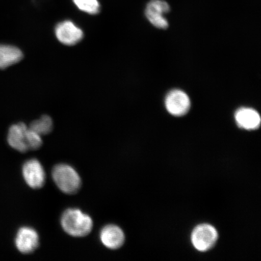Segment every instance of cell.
<instances>
[{
  "label": "cell",
  "instance_id": "obj_2",
  "mask_svg": "<svg viewBox=\"0 0 261 261\" xmlns=\"http://www.w3.org/2000/svg\"><path fill=\"white\" fill-rule=\"evenodd\" d=\"M52 177L58 188L68 195L76 194L81 188L80 176L71 166L60 164L52 171Z\"/></svg>",
  "mask_w": 261,
  "mask_h": 261
},
{
  "label": "cell",
  "instance_id": "obj_1",
  "mask_svg": "<svg viewBox=\"0 0 261 261\" xmlns=\"http://www.w3.org/2000/svg\"><path fill=\"white\" fill-rule=\"evenodd\" d=\"M63 230L73 237H84L92 230L93 223L91 217L76 208L65 211L61 219Z\"/></svg>",
  "mask_w": 261,
  "mask_h": 261
},
{
  "label": "cell",
  "instance_id": "obj_10",
  "mask_svg": "<svg viewBox=\"0 0 261 261\" xmlns=\"http://www.w3.org/2000/svg\"><path fill=\"white\" fill-rule=\"evenodd\" d=\"M100 239L107 248L116 250L121 247L125 242V234L121 228L116 225L110 224L101 230Z\"/></svg>",
  "mask_w": 261,
  "mask_h": 261
},
{
  "label": "cell",
  "instance_id": "obj_15",
  "mask_svg": "<svg viewBox=\"0 0 261 261\" xmlns=\"http://www.w3.org/2000/svg\"><path fill=\"white\" fill-rule=\"evenodd\" d=\"M28 142L29 150H37L41 148L42 145L41 136L34 130L29 128L28 130Z\"/></svg>",
  "mask_w": 261,
  "mask_h": 261
},
{
  "label": "cell",
  "instance_id": "obj_8",
  "mask_svg": "<svg viewBox=\"0 0 261 261\" xmlns=\"http://www.w3.org/2000/svg\"><path fill=\"white\" fill-rule=\"evenodd\" d=\"M55 35L62 44L67 45L76 44L83 38V32L72 21L60 22L55 28Z\"/></svg>",
  "mask_w": 261,
  "mask_h": 261
},
{
  "label": "cell",
  "instance_id": "obj_4",
  "mask_svg": "<svg viewBox=\"0 0 261 261\" xmlns=\"http://www.w3.org/2000/svg\"><path fill=\"white\" fill-rule=\"evenodd\" d=\"M170 11V6L168 3L163 0H151L145 9V15L148 21L155 26L161 29L168 28V22L165 15Z\"/></svg>",
  "mask_w": 261,
  "mask_h": 261
},
{
  "label": "cell",
  "instance_id": "obj_6",
  "mask_svg": "<svg viewBox=\"0 0 261 261\" xmlns=\"http://www.w3.org/2000/svg\"><path fill=\"white\" fill-rule=\"evenodd\" d=\"M165 106L168 112L174 116H182L187 114L191 107V101L184 91L172 90L165 99Z\"/></svg>",
  "mask_w": 261,
  "mask_h": 261
},
{
  "label": "cell",
  "instance_id": "obj_9",
  "mask_svg": "<svg viewBox=\"0 0 261 261\" xmlns=\"http://www.w3.org/2000/svg\"><path fill=\"white\" fill-rule=\"evenodd\" d=\"M28 130V126L22 122L14 124L10 127L8 135L9 146L22 153L29 151Z\"/></svg>",
  "mask_w": 261,
  "mask_h": 261
},
{
  "label": "cell",
  "instance_id": "obj_3",
  "mask_svg": "<svg viewBox=\"0 0 261 261\" xmlns=\"http://www.w3.org/2000/svg\"><path fill=\"white\" fill-rule=\"evenodd\" d=\"M218 238L217 230L211 225L204 224L195 228L192 233L191 241L196 249L205 252L214 246Z\"/></svg>",
  "mask_w": 261,
  "mask_h": 261
},
{
  "label": "cell",
  "instance_id": "obj_12",
  "mask_svg": "<svg viewBox=\"0 0 261 261\" xmlns=\"http://www.w3.org/2000/svg\"><path fill=\"white\" fill-rule=\"evenodd\" d=\"M22 58L20 49L11 45L0 44V69L18 63Z\"/></svg>",
  "mask_w": 261,
  "mask_h": 261
},
{
  "label": "cell",
  "instance_id": "obj_7",
  "mask_svg": "<svg viewBox=\"0 0 261 261\" xmlns=\"http://www.w3.org/2000/svg\"><path fill=\"white\" fill-rule=\"evenodd\" d=\"M15 246L22 253H34L40 246V238L37 231L28 227L19 228L15 238Z\"/></svg>",
  "mask_w": 261,
  "mask_h": 261
},
{
  "label": "cell",
  "instance_id": "obj_11",
  "mask_svg": "<svg viewBox=\"0 0 261 261\" xmlns=\"http://www.w3.org/2000/svg\"><path fill=\"white\" fill-rule=\"evenodd\" d=\"M236 122L240 128L247 130L258 128L260 125V117L258 113L250 108H241L237 111Z\"/></svg>",
  "mask_w": 261,
  "mask_h": 261
},
{
  "label": "cell",
  "instance_id": "obj_14",
  "mask_svg": "<svg viewBox=\"0 0 261 261\" xmlns=\"http://www.w3.org/2000/svg\"><path fill=\"white\" fill-rule=\"evenodd\" d=\"M74 4L81 11L90 15H96L100 11L98 0H73Z\"/></svg>",
  "mask_w": 261,
  "mask_h": 261
},
{
  "label": "cell",
  "instance_id": "obj_5",
  "mask_svg": "<svg viewBox=\"0 0 261 261\" xmlns=\"http://www.w3.org/2000/svg\"><path fill=\"white\" fill-rule=\"evenodd\" d=\"M24 180L32 189H38L44 187L45 173L40 162L37 159H31L25 162L22 169Z\"/></svg>",
  "mask_w": 261,
  "mask_h": 261
},
{
  "label": "cell",
  "instance_id": "obj_13",
  "mask_svg": "<svg viewBox=\"0 0 261 261\" xmlns=\"http://www.w3.org/2000/svg\"><path fill=\"white\" fill-rule=\"evenodd\" d=\"M53 127L54 123L51 117L48 116H43L40 119L32 122L29 128L42 136L47 135L51 133Z\"/></svg>",
  "mask_w": 261,
  "mask_h": 261
}]
</instances>
